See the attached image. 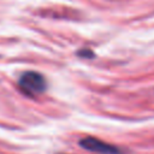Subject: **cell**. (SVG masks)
Segmentation results:
<instances>
[{
	"mask_svg": "<svg viewBox=\"0 0 154 154\" xmlns=\"http://www.w3.org/2000/svg\"><path fill=\"white\" fill-rule=\"evenodd\" d=\"M79 146L85 150L100 153V154H122V150L107 142H103L95 137H83L79 140Z\"/></svg>",
	"mask_w": 154,
	"mask_h": 154,
	"instance_id": "7a4b0ae2",
	"label": "cell"
},
{
	"mask_svg": "<svg viewBox=\"0 0 154 154\" xmlns=\"http://www.w3.org/2000/svg\"><path fill=\"white\" fill-rule=\"evenodd\" d=\"M78 54H79V55H82V57L91 58V55H93V52H90V51H82V52H78Z\"/></svg>",
	"mask_w": 154,
	"mask_h": 154,
	"instance_id": "3957f363",
	"label": "cell"
},
{
	"mask_svg": "<svg viewBox=\"0 0 154 154\" xmlns=\"http://www.w3.org/2000/svg\"><path fill=\"white\" fill-rule=\"evenodd\" d=\"M18 89L28 97H36L46 91L47 81L40 72L26 71L18 79Z\"/></svg>",
	"mask_w": 154,
	"mask_h": 154,
	"instance_id": "6da1fadb",
	"label": "cell"
}]
</instances>
